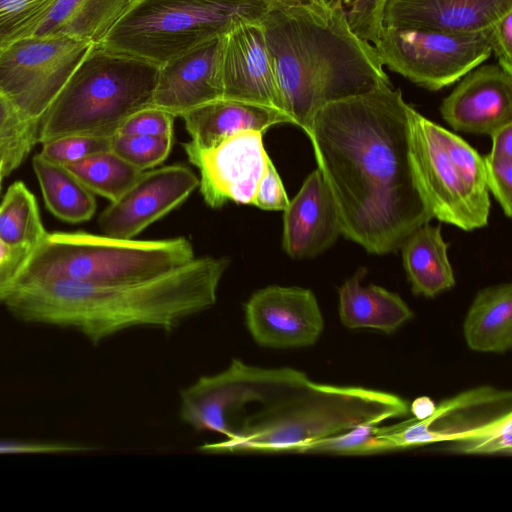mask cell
I'll return each mask as SVG.
<instances>
[{
	"label": "cell",
	"mask_w": 512,
	"mask_h": 512,
	"mask_svg": "<svg viewBox=\"0 0 512 512\" xmlns=\"http://www.w3.org/2000/svg\"><path fill=\"white\" fill-rule=\"evenodd\" d=\"M409 107L400 89L385 84L325 104L305 131L341 235L371 254L397 252L433 218L411 173Z\"/></svg>",
	"instance_id": "obj_1"
},
{
	"label": "cell",
	"mask_w": 512,
	"mask_h": 512,
	"mask_svg": "<svg viewBox=\"0 0 512 512\" xmlns=\"http://www.w3.org/2000/svg\"><path fill=\"white\" fill-rule=\"evenodd\" d=\"M261 24L283 110L304 132L325 104L392 84L374 45L325 0L273 4Z\"/></svg>",
	"instance_id": "obj_2"
},
{
	"label": "cell",
	"mask_w": 512,
	"mask_h": 512,
	"mask_svg": "<svg viewBox=\"0 0 512 512\" xmlns=\"http://www.w3.org/2000/svg\"><path fill=\"white\" fill-rule=\"evenodd\" d=\"M228 266L226 257L203 256L134 282L49 278L35 287L32 311L40 324L76 330L94 345L138 327L169 333L215 305Z\"/></svg>",
	"instance_id": "obj_3"
},
{
	"label": "cell",
	"mask_w": 512,
	"mask_h": 512,
	"mask_svg": "<svg viewBox=\"0 0 512 512\" xmlns=\"http://www.w3.org/2000/svg\"><path fill=\"white\" fill-rule=\"evenodd\" d=\"M410 413L396 394L312 381L304 372L231 435L199 447L204 453H305L324 438L379 425Z\"/></svg>",
	"instance_id": "obj_4"
},
{
	"label": "cell",
	"mask_w": 512,
	"mask_h": 512,
	"mask_svg": "<svg viewBox=\"0 0 512 512\" xmlns=\"http://www.w3.org/2000/svg\"><path fill=\"white\" fill-rule=\"evenodd\" d=\"M159 66L94 44L39 121L37 143L66 135L111 138L152 106Z\"/></svg>",
	"instance_id": "obj_5"
},
{
	"label": "cell",
	"mask_w": 512,
	"mask_h": 512,
	"mask_svg": "<svg viewBox=\"0 0 512 512\" xmlns=\"http://www.w3.org/2000/svg\"><path fill=\"white\" fill-rule=\"evenodd\" d=\"M194 258L193 245L185 237L135 240L53 232L33 250L16 283L45 278L100 284L134 282L169 272Z\"/></svg>",
	"instance_id": "obj_6"
},
{
	"label": "cell",
	"mask_w": 512,
	"mask_h": 512,
	"mask_svg": "<svg viewBox=\"0 0 512 512\" xmlns=\"http://www.w3.org/2000/svg\"><path fill=\"white\" fill-rule=\"evenodd\" d=\"M408 132L413 180L433 218L464 231L486 226L491 202L483 157L411 106Z\"/></svg>",
	"instance_id": "obj_7"
},
{
	"label": "cell",
	"mask_w": 512,
	"mask_h": 512,
	"mask_svg": "<svg viewBox=\"0 0 512 512\" xmlns=\"http://www.w3.org/2000/svg\"><path fill=\"white\" fill-rule=\"evenodd\" d=\"M272 5L264 0H137L98 44L160 66L239 22L261 20Z\"/></svg>",
	"instance_id": "obj_8"
},
{
	"label": "cell",
	"mask_w": 512,
	"mask_h": 512,
	"mask_svg": "<svg viewBox=\"0 0 512 512\" xmlns=\"http://www.w3.org/2000/svg\"><path fill=\"white\" fill-rule=\"evenodd\" d=\"M511 400L510 391L482 386L443 401L425 419H409L378 431L389 450L444 442L460 453L510 455Z\"/></svg>",
	"instance_id": "obj_9"
},
{
	"label": "cell",
	"mask_w": 512,
	"mask_h": 512,
	"mask_svg": "<svg viewBox=\"0 0 512 512\" xmlns=\"http://www.w3.org/2000/svg\"><path fill=\"white\" fill-rule=\"evenodd\" d=\"M302 371L266 368L234 359L180 393V418L197 431L231 435L248 417L281 395Z\"/></svg>",
	"instance_id": "obj_10"
},
{
	"label": "cell",
	"mask_w": 512,
	"mask_h": 512,
	"mask_svg": "<svg viewBox=\"0 0 512 512\" xmlns=\"http://www.w3.org/2000/svg\"><path fill=\"white\" fill-rule=\"evenodd\" d=\"M489 30L458 33L384 25L374 47L389 70L438 91L458 82L491 56Z\"/></svg>",
	"instance_id": "obj_11"
},
{
	"label": "cell",
	"mask_w": 512,
	"mask_h": 512,
	"mask_svg": "<svg viewBox=\"0 0 512 512\" xmlns=\"http://www.w3.org/2000/svg\"><path fill=\"white\" fill-rule=\"evenodd\" d=\"M94 44L68 35H31L0 47V95L38 124Z\"/></svg>",
	"instance_id": "obj_12"
},
{
	"label": "cell",
	"mask_w": 512,
	"mask_h": 512,
	"mask_svg": "<svg viewBox=\"0 0 512 512\" xmlns=\"http://www.w3.org/2000/svg\"><path fill=\"white\" fill-rule=\"evenodd\" d=\"M189 161L200 172V193L206 204L219 208L228 201L251 205L270 159L263 133L244 131L210 147L183 144Z\"/></svg>",
	"instance_id": "obj_13"
},
{
	"label": "cell",
	"mask_w": 512,
	"mask_h": 512,
	"mask_svg": "<svg viewBox=\"0 0 512 512\" xmlns=\"http://www.w3.org/2000/svg\"><path fill=\"white\" fill-rule=\"evenodd\" d=\"M244 318L254 342L270 349L314 345L324 330L316 296L298 286L269 285L257 290L244 305Z\"/></svg>",
	"instance_id": "obj_14"
},
{
	"label": "cell",
	"mask_w": 512,
	"mask_h": 512,
	"mask_svg": "<svg viewBox=\"0 0 512 512\" xmlns=\"http://www.w3.org/2000/svg\"><path fill=\"white\" fill-rule=\"evenodd\" d=\"M197 186L199 179L184 165L142 171L136 181L102 211L99 226L107 236L134 239L183 203Z\"/></svg>",
	"instance_id": "obj_15"
},
{
	"label": "cell",
	"mask_w": 512,
	"mask_h": 512,
	"mask_svg": "<svg viewBox=\"0 0 512 512\" xmlns=\"http://www.w3.org/2000/svg\"><path fill=\"white\" fill-rule=\"evenodd\" d=\"M220 69L222 98L285 114L261 20L239 22L224 35Z\"/></svg>",
	"instance_id": "obj_16"
},
{
	"label": "cell",
	"mask_w": 512,
	"mask_h": 512,
	"mask_svg": "<svg viewBox=\"0 0 512 512\" xmlns=\"http://www.w3.org/2000/svg\"><path fill=\"white\" fill-rule=\"evenodd\" d=\"M440 113L456 131L491 135L512 123V74L497 63L475 67L443 99Z\"/></svg>",
	"instance_id": "obj_17"
},
{
	"label": "cell",
	"mask_w": 512,
	"mask_h": 512,
	"mask_svg": "<svg viewBox=\"0 0 512 512\" xmlns=\"http://www.w3.org/2000/svg\"><path fill=\"white\" fill-rule=\"evenodd\" d=\"M223 39L209 40L160 65L152 106L178 117L222 98Z\"/></svg>",
	"instance_id": "obj_18"
},
{
	"label": "cell",
	"mask_w": 512,
	"mask_h": 512,
	"mask_svg": "<svg viewBox=\"0 0 512 512\" xmlns=\"http://www.w3.org/2000/svg\"><path fill=\"white\" fill-rule=\"evenodd\" d=\"M283 212L282 248L293 259L314 258L341 235L335 202L318 169L306 177Z\"/></svg>",
	"instance_id": "obj_19"
},
{
	"label": "cell",
	"mask_w": 512,
	"mask_h": 512,
	"mask_svg": "<svg viewBox=\"0 0 512 512\" xmlns=\"http://www.w3.org/2000/svg\"><path fill=\"white\" fill-rule=\"evenodd\" d=\"M511 12L512 0H387L382 25L480 32Z\"/></svg>",
	"instance_id": "obj_20"
},
{
	"label": "cell",
	"mask_w": 512,
	"mask_h": 512,
	"mask_svg": "<svg viewBox=\"0 0 512 512\" xmlns=\"http://www.w3.org/2000/svg\"><path fill=\"white\" fill-rule=\"evenodd\" d=\"M191 142L210 147L222 139L244 131L264 134L278 124H290L282 112L254 103L220 98L182 114Z\"/></svg>",
	"instance_id": "obj_21"
},
{
	"label": "cell",
	"mask_w": 512,
	"mask_h": 512,
	"mask_svg": "<svg viewBox=\"0 0 512 512\" xmlns=\"http://www.w3.org/2000/svg\"><path fill=\"white\" fill-rule=\"evenodd\" d=\"M367 273L359 267L339 288V317L349 329H372L391 334L413 317V311L394 292L381 286H362Z\"/></svg>",
	"instance_id": "obj_22"
},
{
	"label": "cell",
	"mask_w": 512,
	"mask_h": 512,
	"mask_svg": "<svg viewBox=\"0 0 512 512\" xmlns=\"http://www.w3.org/2000/svg\"><path fill=\"white\" fill-rule=\"evenodd\" d=\"M448 244L441 226L429 222L415 229L402 243L403 266L415 295L435 297L455 285L448 259Z\"/></svg>",
	"instance_id": "obj_23"
},
{
	"label": "cell",
	"mask_w": 512,
	"mask_h": 512,
	"mask_svg": "<svg viewBox=\"0 0 512 512\" xmlns=\"http://www.w3.org/2000/svg\"><path fill=\"white\" fill-rule=\"evenodd\" d=\"M467 346L483 353H505L512 347V285L501 283L478 291L466 314Z\"/></svg>",
	"instance_id": "obj_24"
},
{
	"label": "cell",
	"mask_w": 512,
	"mask_h": 512,
	"mask_svg": "<svg viewBox=\"0 0 512 512\" xmlns=\"http://www.w3.org/2000/svg\"><path fill=\"white\" fill-rule=\"evenodd\" d=\"M137 0H58L33 35L62 34L100 43Z\"/></svg>",
	"instance_id": "obj_25"
},
{
	"label": "cell",
	"mask_w": 512,
	"mask_h": 512,
	"mask_svg": "<svg viewBox=\"0 0 512 512\" xmlns=\"http://www.w3.org/2000/svg\"><path fill=\"white\" fill-rule=\"evenodd\" d=\"M45 205L58 219L68 223L88 221L97 205L92 193L65 166L46 160L40 154L32 159Z\"/></svg>",
	"instance_id": "obj_26"
},
{
	"label": "cell",
	"mask_w": 512,
	"mask_h": 512,
	"mask_svg": "<svg viewBox=\"0 0 512 512\" xmlns=\"http://www.w3.org/2000/svg\"><path fill=\"white\" fill-rule=\"evenodd\" d=\"M47 233L34 194L21 181L11 184L0 204V240L34 250Z\"/></svg>",
	"instance_id": "obj_27"
},
{
	"label": "cell",
	"mask_w": 512,
	"mask_h": 512,
	"mask_svg": "<svg viewBox=\"0 0 512 512\" xmlns=\"http://www.w3.org/2000/svg\"><path fill=\"white\" fill-rule=\"evenodd\" d=\"M92 193L116 201L139 177L137 169L112 150L65 166Z\"/></svg>",
	"instance_id": "obj_28"
},
{
	"label": "cell",
	"mask_w": 512,
	"mask_h": 512,
	"mask_svg": "<svg viewBox=\"0 0 512 512\" xmlns=\"http://www.w3.org/2000/svg\"><path fill=\"white\" fill-rule=\"evenodd\" d=\"M38 124L26 121L0 95V156L7 174L16 169L37 143Z\"/></svg>",
	"instance_id": "obj_29"
},
{
	"label": "cell",
	"mask_w": 512,
	"mask_h": 512,
	"mask_svg": "<svg viewBox=\"0 0 512 512\" xmlns=\"http://www.w3.org/2000/svg\"><path fill=\"white\" fill-rule=\"evenodd\" d=\"M58 0H0V47L33 35Z\"/></svg>",
	"instance_id": "obj_30"
},
{
	"label": "cell",
	"mask_w": 512,
	"mask_h": 512,
	"mask_svg": "<svg viewBox=\"0 0 512 512\" xmlns=\"http://www.w3.org/2000/svg\"><path fill=\"white\" fill-rule=\"evenodd\" d=\"M174 136L128 135L120 132L111 137V150L141 171L166 160Z\"/></svg>",
	"instance_id": "obj_31"
},
{
	"label": "cell",
	"mask_w": 512,
	"mask_h": 512,
	"mask_svg": "<svg viewBox=\"0 0 512 512\" xmlns=\"http://www.w3.org/2000/svg\"><path fill=\"white\" fill-rule=\"evenodd\" d=\"M377 426H361L324 438L308 446L305 453L365 455L387 451L385 441L378 435Z\"/></svg>",
	"instance_id": "obj_32"
},
{
	"label": "cell",
	"mask_w": 512,
	"mask_h": 512,
	"mask_svg": "<svg viewBox=\"0 0 512 512\" xmlns=\"http://www.w3.org/2000/svg\"><path fill=\"white\" fill-rule=\"evenodd\" d=\"M108 150H111V138L76 134L42 143L39 154L48 161L66 166Z\"/></svg>",
	"instance_id": "obj_33"
},
{
	"label": "cell",
	"mask_w": 512,
	"mask_h": 512,
	"mask_svg": "<svg viewBox=\"0 0 512 512\" xmlns=\"http://www.w3.org/2000/svg\"><path fill=\"white\" fill-rule=\"evenodd\" d=\"M387 0H326L340 7L352 28L362 39L375 44L383 27L382 16Z\"/></svg>",
	"instance_id": "obj_34"
},
{
	"label": "cell",
	"mask_w": 512,
	"mask_h": 512,
	"mask_svg": "<svg viewBox=\"0 0 512 512\" xmlns=\"http://www.w3.org/2000/svg\"><path fill=\"white\" fill-rule=\"evenodd\" d=\"M174 119L175 116L171 113L150 106L130 116L117 132L128 135L174 136Z\"/></svg>",
	"instance_id": "obj_35"
},
{
	"label": "cell",
	"mask_w": 512,
	"mask_h": 512,
	"mask_svg": "<svg viewBox=\"0 0 512 512\" xmlns=\"http://www.w3.org/2000/svg\"><path fill=\"white\" fill-rule=\"evenodd\" d=\"M489 191L501 206L504 214L512 216V158L483 157Z\"/></svg>",
	"instance_id": "obj_36"
},
{
	"label": "cell",
	"mask_w": 512,
	"mask_h": 512,
	"mask_svg": "<svg viewBox=\"0 0 512 512\" xmlns=\"http://www.w3.org/2000/svg\"><path fill=\"white\" fill-rule=\"evenodd\" d=\"M288 203L289 198L281 177L272 160L269 159L251 205L262 210L284 211Z\"/></svg>",
	"instance_id": "obj_37"
},
{
	"label": "cell",
	"mask_w": 512,
	"mask_h": 512,
	"mask_svg": "<svg viewBox=\"0 0 512 512\" xmlns=\"http://www.w3.org/2000/svg\"><path fill=\"white\" fill-rule=\"evenodd\" d=\"M33 250L0 240V298L16 283Z\"/></svg>",
	"instance_id": "obj_38"
},
{
	"label": "cell",
	"mask_w": 512,
	"mask_h": 512,
	"mask_svg": "<svg viewBox=\"0 0 512 512\" xmlns=\"http://www.w3.org/2000/svg\"><path fill=\"white\" fill-rule=\"evenodd\" d=\"M489 43L497 64L512 74V12L490 28Z\"/></svg>",
	"instance_id": "obj_39"
},
{
	"label": "cell",
	"mask_w": 512,
	"mask_h": 512,
	"mask_svg": "<svg viewBox=\"0 0 512 512\" xmlns=\"http://www.w3.org/2000/svg\"><path fill=\"white\" fill-rule=\"evenodd\" d=\"M89 450V447L68 442H37L0 440L1 454L70 453Z\"/></svg>",
	"instance_id": "obj_40"
},
{
	"label": "cell",
	"mask_w": 512,
	"mask_h": 512,
	"mask_svg": "<svg viewBox=\"0 0 512 512\" xmlns=\"http://www.w3.org/2000/svg\"><path fill=\"white\" fill-rule=\"evenodd\" d=\"M490 136L492 149L489 155L512 158V123L498 128Z\"/></svg>",
	"instance_id": "obj_41"
},
{
	"label": "cell",
	"mask_w": 512,
	"mask_h": 512,
	"mask_svg": "<svg viewBox=\"0 0 512 512\" xmlns=\"http://www.w3.org/2000/svg\"><path fill=\"white\" fill-rule=\"evenodd\" d=\"M436 405L428 397H419L415 399L410 405V412L417 420L427 418L432 414Z\"/></svg>",
	"instance_id": "obj_42"
},
{
	"label": "cell",
	"mask_w": 512,
	"mask_h": 512,
	"mask_svg": "<svg viewBox=\"0 0 512 512\" xmlns=\"http://www.w3.org/2000/svg\"><path fill=\"white\" fill-rule=\"evenodd\" d=\"M7 169H6V163L4 159L0 156V190H1V183L3 177L7 176Z\"/></svg>",
	"instance_id": "obj_43"
},
{
	"label": "cell",
	"mask_w": 512,
	"mask_h": 512,
	"mask_svg": "<svg viewBox=\"0 0 512 512\" xmlns=\"http://www.w3.org/2000/svg\"><path fill=\"white\" fill-rule=\"evenodd\" d=\"M264 1L275 4V3H287V2L297 1V0H264Z\"/></svg>",
	"instance_id": "obj_44"
},
{
	"label": "cell",
	"mask_w": 512,
	"mask_h": 512,
	"mask_svg": "<svg viewBox=\"0 0 512 512\" xmlns=\"http://www.w3.org/2000/svg\"><path fill=\"white\" fill-rule=\"evenodd\" d=\"M326 1V0H325Z\"/></svg>",
	"instance_id": "obj_45"
}]
</instances>
